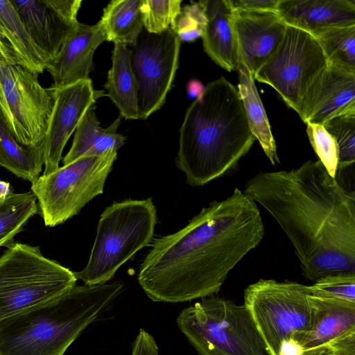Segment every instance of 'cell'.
Returning a JSON list of instances; mask_svg holds the SVG:
<instances>
[{"instance_id":"6da1fadb","label":"cell","mask_w":355,"mask_h":355,"mask_svg":"<svg viewBox=\"0 0 355 355\" xmlns=\"http://www.w3.org/2000/svg\"><path fill=\"white\" fill-rule=\"evenodd\" d=\"M264 233L257 203L236 187L225 200L211 202L182 230L155 239L139 268V284L157 302L214 295Z\"/></svg>"},{"instance_id":"7a4b0ae2","label":"cell","mask_w":355,"mask_h":355,"mask_svg":"<svg viewBox=\"0 0 355 355\" xmlns=\"http://www.w3.org/2000/svg\"><path fill=\"white\" fill-rule=\"evenodd\" d=\"M243 192L285 232L305 278L315 282L355 274V192L331 177L319 159L291 171L259 172Z\"/></svg>"},{"instance_id":"3957f363","label":"cell","mask_w":355,"mask_h":355,"mask_svg":"<svg viewBox=\"0 0 355 355\" xmlns=\"http://www.w3.org/2000/svg\"><path fill=\"white\" fill-rule=\"evenodd\" d=\"M255 140L238 89L221 76L188 107L175 164L188 184L203 186L234 169Z\"/></svg>"},{"instance_id":"277c9868","label":"cell","mask_w":355,"mask_h":355,"mask_svg":"<svg viewBox=\"0 0 355 355\" xmlns=\"http://www.w3.org/2000/svg\"><path fill=\"white\" fill-rule=\"evenodd\" d=\"M124 288L121 281L76 285L56 299L0 320V355H64L113 307Z\"/></svg>"},{"instance_id":"5b68a950","label":"cell","mask_w":355,"mask_h":355,"mask_svg":"<svg viewBox=\"0 0 355 355\" xmlns=\"http://www.w3.org/2000/svg\"><path fill=\"white\" fill-rule=\"evenodd\" d=\"M157 211L152 198L126 200L107 207L99 219L88 263L76 279L106 284L116 270L152 241Z\"/></svg>"},{"instance_id":"8992f818","label":"cell","mask_w":355,"mask_h":355,"mask_svg":"<svg viewBox=\"0 0 355 355\" xmlns=\"http://www.w3.org/2000/svg\"><path fill=\"white\" fill-rule=\"evenodd\" d=\"M178 329L198 355H270L246 306L216 296L182 309Z\"/></svg>"},{"instance_id":"52a82bcc","label":"cell","mask_w":355,"mask_h":355,"mask_svg":"<svg viewBox=\"0 0 355 355\" xmlns=\"http://www.w3.org/2000/svg\"><path fill=\"white\" fill-rule=\"evenodd\" d=\"M76 282L39 247L12 243L0 256V320L60 297Z\"/></svg>"},{"instance_id":"ba28073f","label":"cell","mask_w":355,"mask_h":355,"mask_svg":"<svg viewBox=\"0 0 355 355\" xmlns=\"http://www.w3.org/2000/svg\"><path fill=\"white\" fill-rule=\"evenodd\" d=\"M53 105L50 89L21 64L0 35V114L20 144L42 143Z\"/></svg>"},{"instance_id":"9c48e42d","label":"cell","mask_w":355,"mask_h":355,"mask_svg":"<svg viewBox=\"0 0 355 355\" xmlns=\"http://www.w3.org/2000/svg\"><path fill=\"white\" fill-rule=\"evenodd\" d=\"M117 151L101 156H83L59 167L31 184L44 225L55 227L78 214L94 198L103 193L105 180Z\"/></svg>"},{"instance_id":"30bf717a","label":"cell","mask_w":355,"mask_h":355,"mask_svg":"<svg viewBox=\"0 0 355 355\" xmlns=\"http://www.w3.org/2000/svg\"><path fill=\"white\" fill-rule=\"evenodd\" d=\"M243 304L270 355H279L284 343L311 326L312 307L306 285L261 279L245 289Z\"/></svg>"},{"instance_id":"8fae6325","label":"cell","mask_w":355,"mask_h":355,"mask_svg":"<svg viewBox=\"0 0 355 355\" xmlns=\"http://www.w3.org/2000/svg\"><path fill=\"white\" fill-rule=\"evenodd\" d=\"M328 64L312 35L287 26L279 46L253 77L254 80L271 86L297 113L304 94Z\"/></svg>"},{"instance_id":"7c38bea8","label":"cell","mask_w":355,"mask_h":355,"mask_svg":"<svg viewBox=\"0 0 355 355\" xmlns=\"http://www.w3.org/2000/svg\"><path fill=\"white\" fill-rule=\"evenodd\" d=\"M180 42L171 27L159 34L142 31L131 50L138 85L139 119H147L165 103L178 67Z\"/></svg>"},{"instance_id":"4fadbf2b","label":"cell","mask_w":355,"mask_h":355,"mask_svg":"<svg viewBox=\"0 0 355 355\" xmlns=\"http://www.w3.org/2000/svg\"><path fill=\"white\" fill-rule=\"evenodd\" d=\"M53 98L46 136L42 141L46 175L57 170L62 151L87 110L95 105L104 92L94 89L89 79L54 89L49 88Z\"/></svg>"},{"instance_id":"5bb4252c","label":"cell","mask_w":355,"mask_h":355,"mask_svg":"<svg viewBox=\"0 0 355 355\" xmlns=\"http://www.w3.org/2000/svg\"><path fill=\"white\" fill-rule=\"evenodd\" d=\"M35 42L54 61L79 21L81 0H11Z\"/></svg>"},{"instance_id":"9a60e30c","label":"cell","mask_w":355,"mask_h":355,"mask_svg":"<svg viewBox=\"0 0 355 355\" xmlns=\"http://www.w3.org/2000/svg\"><path fill=\"white\" fill-rule=\"evenodd\" d=\"M306 123L355 114V73L328 64L304 94L298 112Z\"/></svg>"},{"instance_id":"2e32d148","label":"cell","mask_w":355,"mask_h":355,"mask_svg":"<svg viewBox=\"0 0 355 355\" xmlns=\"http://www.w3.org/2000/svg\"><path fill=\"white\" fill-rule=\"evenodd\" d=\"M232 22L238 64L245 65L254 76L279 46L287 25L277 11L233 10Z\"/></svg>"},{"instance_id":"e0dca14e","label":"cell","mask_w":355,"mask_h":355,"mask_svg":"<svg viewBox=\"0 0 355 355\" xmlns=\"http://www.w3.org/2000/svg\"><path fill=\"white\" fill-rule=\"evenodd\" d=\"M104 41L106 37L99 21L92 26L79 22L46 69L53 81L51 87L61 88L89 79L94 51Z\"/></svg>"},{"instance_id":"ac0fdd59","label":"cell","mask_w":355,"mask_h":355,"mask_svg":"<svg viewBox=\"0 0 355 355\" xmlns=\"http://www.w3.org/2000/svg\"><path fill=\"white\" fill-rule=\"evenodd\" d=\"M277 12L287 26L313 36L333 28L355 26L352 0H279Z\"/></svg>"},{"instance_id":"d6986e66","label":"cell","mask_w":355,"mask_h":355,"mask_svg":"<svg viewBox=\"0 0 355 355\" xmlns=\"http://www.w3.org/2000/svg\"><path fill=\"white\" fill-rule=\"evenodd\" d=\"M309 299L312 307L311 326L293 338L303 352L322 349L331 340L355 328V303L310 295Z\"/></svg>"},{"instance_id":"ffe728a7","label":"cell","mask_w":355,"mask_h":355,"mask_svg":"<svg viewBox=\"0 0 355 355\" xmlns=\"http://www.w3.org/2000/svg\"><path fill=\"white\" fill-rule=\"evenodd\" d=\"M207 24L202 36L203 49L219 67L236 71L238 53L233 10L229 0H204Z\"/></svg>"},{"instance_id":"44dd1931","label":"cell","mask_w":355,"mask_h":355,"mask_svg":"<svg viewBox=\"0 0 355 355\" xmlns=\"http://www.w3.org/2000/svg\"><path fill=\"white\" fill-rule=\"evenodd\" d=\"M95 108V105L89 108L78 124L71 147L63 159L64 165L83 156H101L117 151L125 144V137L116 132L120 117L103 128L100 126Z\"/></svg>"},{"instance_id":"7402d4cb","label":"cell","mask_w":355,"mask_h":355,"mask_svg":"<svg viewBox=\"0 0 355 355\" xmlns=\"http://www.w3.org/2000/svg\"><path fill=\"white\" fill-rule=\"evenodd\" d=\"M0 35L27 69L39 76L51 63L28 33L11 1H0Z\"/></svg>"},{"instance_id":"603a6c76","label":"cell","mask_w":355,"mask_h":355,"mask_svg":"<svg viewBox=\"0 0 355 355\" xmlns=\"http://www.w3.org/2000/svg\"><path fill=\"white\" fill-rule=\"evenodd\" d=\"M107 96L126 119H139L138 85L131 63V50L114 43L112 67L104 85Z\"/></svg>"},{"instance_id":"cb8c5ba5","label":"cell","mask_w":355,"mask_h":355,"mask_svg":"<svg viewBox=\"0 0 355 355\" xmlns=\"http://www.w3.org/2000/svg\"><path fill=\"white\" fill-rule=\"evenodd\" d=\"M238 92L241 100L249 128L263 148L272 165L279 164L277 146L263 105L250 70L239 63Z\"/></svg>"},{"instance_id":"d4e9b609","label":"cell","mask_w":355,"mask_h":355,"mask_svg":"<svg viewBox=\"0 0 355 355\" xmlns=\"http://www.w3.org/2000/svg\"><path fill=\"white\" fill-rule=\"evenodd\" d=\"M44 163L42 143L32 147L20 144L0 114V165L32 184L41 175Z\"/></svg>"},{"instance_id":"484cf974","label":"cell","mask_w":355,"mask_h":355,"mask_svg":"<svg viewBox=\"0 0 355 355\" xmlns=\"http://www.w3.org/2000/svg\"><path fill=\"white\" fill-rule=\"evenodd\" d=\"M141 0H113L99 21L106 41L135 46L143 31Z\"/></svg>"},{"instance_id":"4316f807","label":"cell","mask_w":355,"mask_h":355,"mask_svg":"<svg viewBox=\"0 0 355 355\" xmlns=\"http://www.w3.org/2000/svg\"><path fill=\"white\" fill-rule=\"evenodd\" d=\"M33 192H12L0 200V247L14 243V237L22 231L28 220L38 211Z\"/></svg>"},{"instance_id":"83f0119b","label":"cell","mask_w":355,"mask_h":355,"mask_svg":"<svg viewBox=\"0 0 355 355\" xmlns=\"http://www.w3.org/2000/svg\"><path fill=\"white\" fill-rule=\"evenodd\" d=\"M313 37L329 64L355 73V26L330 28Z\"/></svg>"},{"instance_id":"f1b7e54d","label":"cell","mask_w":355,"mask_h":355,"mask_svg":"<svg viewBox=\"0 0 355 355\" xmlns=\"http://www.w3.org/2000/svg\"><path fill=\"white\" fill-rule=\"evenodd\" d=\"M338 147L337 173L355 162V114L332 118L322 125Z\"/></svg>"},{"instance_id":"f546056e","label":"cell","mask_w":355,"mask_h":355,"mask_svg":"<svg viewBox=\"0 0 355 355\" xmlns=\"http://www.w3.org/2000/svg\"><path fill=\"white\" fill-rule=\"evenodd\" d=\"M180 0H141L143 26L148 33L159 34L172 27L181 10Z\"/></svg>"},{"instance_id":"4dcf8cb0","label":"cell","mask_w":355,"mask_h":355,"mask_svg":"<svg viewBox=\"0 0 355 355\" xmlns=\"http://www.w3.org/2000/svg\"><path fill=\"white\" fill-rule=\"evenodd\" d=\"M308 288L309 295L315 297L355 303V274L329 275Z\"/></svg>"},{"instance_id":"1f68e13d","label":"cell","mask_w":355,"mask_h":355,"mask_svg":"<svg viewBox=\"0 0 355 355\" xmlns=\"http://www.w3.org/2000/svg\"><path fill=\"white\" fill-rule=\"evenodd\" d=\"M207 24L204 0L181 8L171 27L180 40L193 42L202 37Z\"/></svg>"},{"instance_id":"d6a6232c","label":"cell","mask_w":355,"mask_h":355,"mask_svg":"<svg viewBox=\"0 0 355 355\" xmlns=\"http://www.w3.org/2000/svg\"><path fill=\"white\" fill-rule=\"evenodd\" d=\"M311 145L329 174L336 178L338 166V147L332 135L322 125L306 123Z\"/></svg>"},{"instance_id":"836d02e7","label":"cell","mask_w":355,"mask_h":355,"mask_svg":"<svg viewBox=\"0 0 355 355\" xmlns=\"http://www.w3.org/2000/svg\"><path fill=\"white\" fill-rule=\"evenodd\" d=\"M322 349L326 355H355V328L331 340Z\"/></svg>"},{"instance_id":"e575fe53","label":"cell","mask_w":355,"mask_h":355,"mask_svg":"<svg viewBox=\"0 0 355 355\" xmlns=\"http://www.w3.org/2000/svg\"><path fill=\"white\" fill-rule=\"evenodd\" d=\"M131 355H159V347L156 340L145 329H140L132 343Z\"/></svg>"},{"instance_id":"d590c367","label":"cell","mask_w":355,"mask_h":355,"mask_svg":"<svg viewBox=\"0 0 355 355\" xmlns=\"http://www.w3.org/2000/svg\"><path fill=\"white\" fill-rule=\"evenodd\" d=\"M234 10L277 11L279 0H229Z\"/></svg>"},{"instance_id":"8d00e7d4","label":"cell","mask_w":355,"mask_h":355,"mask_svg":"<svg viewBox=\"0 0 355 355\" xmlns=\"http://www.w3.org/2000/svg\"><path fill=\"white\" fill-rule=\"evenodd\" d=\"M205 87L202 84L196 80L191 81L189 86V93L192 97H198L203 92Z\"/></svg>"},{"instance_id":"74e56055","label":"cell","mask_w":355,"mask_h":355,"mask_svg":"<svg viewBox=\"0 0 355 355\" xmlns=\"http://www.w3.org/2000/svg\"><path fill=\"white\" fill-rule=\"evenodd\" d=\"M12 191L8 182L0 180V200L5 199Z\"/></svg>"},{"instance_id":"f35d334b","label":"cell","mask_w":355,"mask_h":355,"mask_svg":"<svg viewBox=\"0 0 355 355\" xmlns=\"http://www.w3.org/2000/svg\"><path fill=\"white\" fill-rule=\"evenodd\" d=\"M301 355H326L323 349L316 350L313 352H304Z\"/></svg>"}]
</instances>
